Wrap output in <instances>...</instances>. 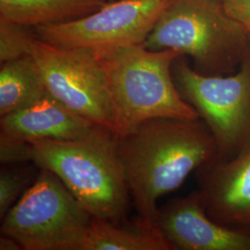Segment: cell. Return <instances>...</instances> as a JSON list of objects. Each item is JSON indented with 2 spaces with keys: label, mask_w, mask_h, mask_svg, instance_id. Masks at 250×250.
I'll return each mask as SVG.
<instances>
[{
  "label": "cell",
  "mask_w": 250,
  "mask_h": 250,
  "mask_svg": "<svg viewBox=\"0 0 250 250\" xmlns=\"http://www.w3.org/2000/svg\"><path fill=\"white\" fill-rule=\"evenodd\" d=\"M125 181L142 227L158 226L161 197L178 189L188 175L217 157L213 134L200 119L156 118L117 136Z\"/></svg>",
  "instance_id": "1"
},
{
  "label": "cell",
  "mask_w": 250,
  "mask_h": 250,
  "mask_svg": "<svg viewBox=\"0 0 250 250\" xmlns=\"http://www.w3.org/2000/svg\"><path fill=\"white\" fill-rule=\"evenodd\" d=\"M28 161L56 174L93 218H125L131 195L109 129L95 125L78 138L30 142Z\"/></svg>",
  "instance_id": "2"
},
{
  "label": "cell",
  "mask_w": 250,
  "mask_h": 250,
  "mask_svg": "<svg viewBox=\"0 0 250 250\" xmlns=\"http://www.w3.org/2000/svg\"><path fill=\"white\" fill-rule=\"evenodd\" d=\"M95 51L107 75L116 136L132 133L151 119L199 118L173 80L172 65L183 55L170 49L150 50L143 45Z\"/></svg>",
  "instance_id": "3"
},
{
  "label": "cell",
  "mask_w": 250,
  "mask_h": 250,
  "mask_svg": "<svg viewBox=\"0 0 250 250\" xmlns=\"http://www.w3.org/2000/svg\"><path fill=\"white\" fill-rule=\"evenodd\" d=\"M143 45L189 56L195 71L210 76L230 73L250 54L249 32L223 0H171Z\"/></svg>",
  "instance_id": "4"
},
{
  "label": "cell",
  "mask_w": 250,
  "mask_h": 250,
  "mask_svg": "<svg viewBox=\"0 0 250 250\" xmlns=\"http://www.w3.org/2000/svg\"><path fill=\"white\" fill-rule=\"evenodd\" d=\"M92 216L52 171L41 169L3 218L2 234L26 250H83Z\"/></svg>",
  "instance_id": "5"
},
{
  "label": "cell",
  "mask_w": 250,
  "mask_h": 250,
  "mask_svg": "<svg viewBox=\"0 0 250 250\" xmlns=\"http://www.w3.org/2000/svg\"><path fill=\"white\" fill-rule=\"evenodd\" d=\"M179 93L208 125L217 145L215 160L227 161L250 150V54L232 75H204L186 56L172 65Z\"/></svg>",
  "instance_id": "6"
},
{
  "label": "cell",
  "mask_w": 250,
  "mask_h": 250,
  "mask_svg": "<svg viewBox=\"0 0 250 250\" xmlns=\"http://www.w3.org/2000/svg\"><path fill=\"white\" fill-rule=\"evenodd\" d=\"M30 55L53 98L93 125L115 134L107 75L95 50L59 47L37 38Z\"/></svg>",
  "instance_id": "7"
},
{
  "label": "cell",
  "mask_w": 250,
  "mask_h": 250,
  "mask_svg": "<svg viewBox=\"0 0 250 250\" xmlns=\"http://www.w3.org/2000/svg\"><path fill=\"white\" fill-rule=\"evenodd\" d=\"M170 1L114 0L83 18L35 29L38 39L64 48L143 45Z\"/></svg>",
  "instance_id": "8"
},
{
  "label": "cell",
  "mask_w": 250,
  "mask_h": 250,
  "mask_svg": "<svg viewBox=\"0 0 250 250\" xmlns=\"http://www.w3.org/2000/svg\"><path fill=\"white\" fill-rule=\"evenodd\" d=\"M158 226L173 250H250V228L215 222L198 191L160 208Z\"/></svg>",
  "instance_id": "9"
},
{
  "label": "cell",
  "mask_w": 250,
  "mask_h": 250,
  "mask_svg": "<svg viewBox=\"0 0 250 250\" xmlns=\"http://www.w3.org/2000/svg\"><path fill=\"white\" fill-rule=\"evenodd\" d=\"M196 172L208 215L223 225L250 228V150L227 161L213 159Z\"/></svg>",
  "instance_id": "10"
},
{
  "label": "cell",
  "mask_w": 250,
  "mask_h": 250,
  "mask_svg": "<svg viewBox=\"0 0 250 250\" xmlns=\"http://www.w3.org/2000/svg\"><path fill=\"white\" fill-rule=\"evenodd\" d=\"M95 126L50 94L35 103L1 117L0 140L30 143L37 140L74 139Z\"/></svg>",
  "instance_id": "11"
},
{
  "label": "cell",
  "mask_w": 250,
  "mask_h": 250,
  "mask_svg": "<svg viewBox=\"0 0 250 250\" xmlns=\"http://www.w3.org/2000/svg\"><path fill=\"white\" fill-rule=\"evenodd\" d=\"M109 0H0V19L36 27L65 23L105 7Z\"/></svg>",
  "instance_id": "12"
},
{
  "label": "cell",
  "mask_w": 250,
  "mask_h": 250,
  "mask_svg": "<svg viewBox=\"0 0 250 250\" xmlns=\"http://www.w3.org/2000/svg\"><path fill=\"white\" fill-rule=\"evenodd\" d=\"M48 94L37 64L30 54L1 63L0 116L27 107Z\"/></svg>",
  "instance_id": "13"
},
{
  "label": "cell",
  "mask_w": 250,
  "mask_h": 250,
  "mask_svg": "<svg viewBox=\"0 0 250 250\" xmlns=\"http://www.w3.org/2000/svg\"><path fill=\"white\" fill-rule=\"evenodd\" d=\"M126 230L108 221L92 218L83 250H173L161 231L137 224Z\"/></svg>",
  "instance_id": "14"
},
{
  "label": "cell",
  "mask_w": 250,
  "mask_h": 250,
  "mask_svg": "<svg viewBox=\"0 0 250 250\" xmlns=\"http://www.w3.org/2000/svg\"><path fill=\"white\" fill-rule=\"evenodd\" d=\"M36 39L37 35L34 27L0 19V62L29 55Z\"/></svg>",
  "instance_id": "15"
},
{
  "label": "cell",
  "mask_w": 250,
  "mask_h": 250,
  "mask_svg": "<svg viewBox=\"0 0 250 250\" xmlns=\"http://www.w3.org/2000/svg\"><path fill=\"white\" fill-rule=\"evenodd\" d=\"M29 177L27 170L5 167L0 172V217L3 219L25 192Z\"/></svg>",
  "instance_id": "16"
},
{
  "label": "cell",
  "mask_w": 250,
  "mask_h": 250,
  "mask_svg": "<svg viewBox=\"0 0 250 250\" xmlns=\"http://www.w3.org/2000/svg\"><path fill=\"white\" fill-rule=\"evenodd\" d=\"M226 13L238 21L240 24L250 30V0H223Z\"/></svg>",
  "instance_id": "17"
},
{
  "label": "cell",
  "mask_w": 250,
  "mask_h": 250,
  "mask_svg": "<svg viewBox=\"0 0 250 250\" xmlns=\"http://www.w3.org/2000/svg\"><path fill=\"white\" fill-rule=\"evenodd\" d=\"M0 250H22V247L16 239L10 237L9 235L2 234L0 238Z\"/></svg>",
  "instance_id": "18"
},
{
  "label": "cell",
  "mask_w": 250,
  "mask_h": 250,
  "mask_svg": "<svg viewBox=\"0 0 250 250\" xmlns=\"http://www.w3.org/2000/svg\"><path fill=\"white\" fill-rule=\"evenodd\" d=\"M249 36H250V30L249 31Z\"/></svg>",
  "instance_id": "19"
},
{
  "label": "cell",
  "mask_w": 250,
  "mask_h": 250,
  "mask_svg": "<svg viewBox=\"0 0 250 250\" xmlns=\"http://www.w3.org/2000/svg\"><path fill=\"white\" fill-rule=\"evenodd\" d=\"M109 1H113V0H109Z\"/></svg>",
  "instance_id": "20"
}]
</instances>
